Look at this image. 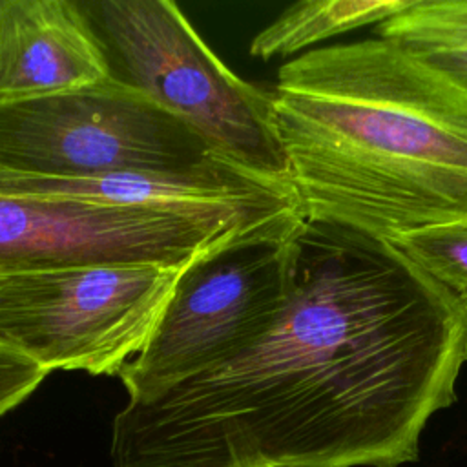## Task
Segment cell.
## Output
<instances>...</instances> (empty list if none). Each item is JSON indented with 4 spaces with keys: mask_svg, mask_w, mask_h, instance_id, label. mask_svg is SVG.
Instances as JSON below:
<instances>
[{
    "mask_svg": "<svg viewBox=\"0 0 467 467\" xmlns=\"http://www.w3.org/2000/svg\"><path fill=\"white\" fill-rule=\"evenodd\" d=\"M297 234L244 235L184 266L148 345L119 372L128 401L213 370L263 339L292 294Z\"/></svg>",
    "mask_w": 467,
    "mask_h": 467,
    "instance_id": "cell-5",
    "label": "cell"
},
{
    "mask_svg": "<svg viewBox=\"0 0 467 467\" xmlns=\"http://www.w3.org/2000/svg\"><path fill=\"white\" fill-rule=\"evenodd\" d=\"M274 119L306 221L394 241L467 224V91L368 38L279 67Z\"/></svg>",
    "mask_w": 467,
    "mask_h": 467,
    "instance_id": "cell-2",
    "label": "cell"
},
{
    "mask_svg": "<svg viewBox=\"0 0 467 467\" xmlns=\"http://www.w3.org/2000/svg\"><path fill=\"white\" fill-rule=\"evenodd\" d=\"M410 49L467 91V46H420Z\"/></svg>",
    "mask_w": 467,
    "mask_h": 467,
    "instance_id": "cell-13",
    "label": "cell"
},
{
    "mask_svg": "<svg viewBox=\"0 0 467 467\" xmlns=\"http://www.w3.org/2000/svg\"><path fill=\"white\" fill-rule=\"evenodd\" d=\"M303 226L206 219L88 199L0 195V270L184 268L234 239L297 234Z\"/></svg>",
    "mask_w": 467,
    "mask_h": 467,
    "instance_id": "cell-7",
    "label": "cell"
},
{
    "mask_svg": "<svg viewBox=\"0 0 467 467\" xmlns=\"http://www.w3.org/2000/svg\"><path fill=\"white\" fill-rule=\"evenodd\" d=\"M230 162L188 124L113 75L93 86L0 100V173L88 179L193 173Z\"/></svg>",
    "mask_w": 467,
    "mask_h": 467,
    "instance_id": "cell-4",
    "label": "cell"
},
{
    "mask_svg": "<svg viewBox=\"0 0 467 467\" xmlns=\"http://www.w3.org/2000/svg\"><path fill=\"white\" fill-rule=\"evenodd\" d=\"M181 270H0V347L47 372L119 376L148 345Z\"/></svg>",
    "mask_w": 467,
    "mask_h": 467,
    "instance_id": "cell-6",
    "label": "cell"
},
{
    "mask_svg": "<svg viewBox=\"0 0 467 467\" xmlns=\"http://www.w3.org/2000/svg\"><path fill=\"white\" fill-rule=\"evenodd\" d=\"M390 244L467 305V224L425 228Z\"/></svg>",
    "mask_w": 467,
    "mask_h": 467,
    "instance_id": "cell-10",
    "label": "cell"
},
{
    "mask_svg": "<svg viewBox=\"0 0 467 467\" xmlns=\"http://www.w3.org/2000/svg\"><path fill=\"white\" fill-rule=\"evenodd\" d=\"M467 305L389 241L306 221L272 330L221 367L128 401L113 467H400L456 401Z\"/></svg>",
    "mask_w": 467,
    "mask_h": 467,
    "instance_id": "cell-1",
    "label": "cell"
},
{
    "mask_svg": "<svg viewBox=\"0 0 467 467\" xmlns=\"http://www.w3.org/2000/svg\"><path fill=\"white\" fill-rule=\"evenodd\" d=\"M109 77L80 2L0 0V100L71 91Z\"/></svg>",
    "mask_w": 467,
    "mask_h": 467,
    "instance_id": "cell-8",
    "label": "cell"
},
{
    "mask_svg": "<svg viewBox=\"0 0 467 467\" xmlns=\"http://www.w3.org/2000/svg\"><path fill=\"white\" fill-rule=\"evenodd\" d=\"M47 374L31 359L0 347V416L26 401Z\"/></svg>",
    "mask_w": 467,
    "mask_h": 467,
    "instance_id": "cell-12",
    "label": "cell"
},
{
    "mask_svg": "<svg viewBox=\"0 0 467 467\" xmlns=\"http://www.w3.org/2000/svg\"><path fill=\"white\" fill-rule=\"evenodd\" d=\"M80 5L102 42L115 78L188 124L232 164L290 184L272 91L232 73L177 4L93 0Z\"/></svg>",
    "mask_w": 467,
    "mask_h": 467,
    "instance_id": "cell-3",
    "label": "cell"
},
{
    "mask_svg": "<svg viewBox=\"0 0 467 467\" xmlns=\"http://www.w3.org/2000/svg\"><path fill=\"white\" fill-rule=\"evenodd\" d=\"M381 38L410 47L467 46V0H412L378 26Z\"/></svg>",
    "mask_w": 467,
    "mask_h": 467,
    "instance_id": "cell-11",
    "label": "cell"
},
{
    "mask_svg": "<svg viewBox=\"0 0 467 467\" xmlns=\"http://www.w3.org/2000/svg\"><path fill=\"white\" fill-rule=\"evenodd\" d=\"M412 0H305L285 9L250 44V55L268 60L292 55L336 35L383 24Z\"/></svg>",
    "mask_w": 467,
    "mask_h": 467,
    "instance_id": "cell-9",
    "label": "cell"
}]
</instances>
